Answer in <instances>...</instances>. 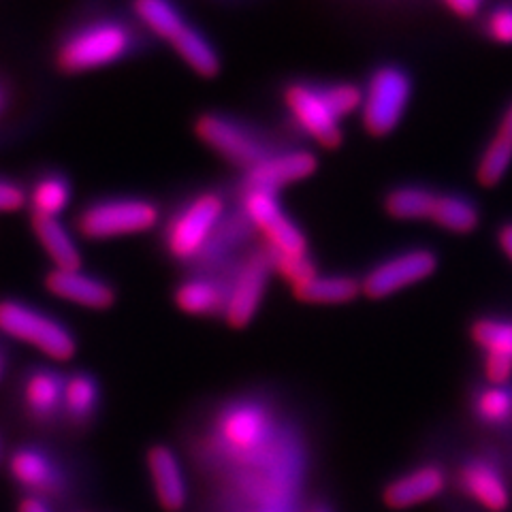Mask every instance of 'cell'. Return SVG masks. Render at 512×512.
Instances as JSON below:
<instances>
[{"label":"cell","instance_id":"cell-16","mask_svg":"<svg viewBox=\"0 0 512 512\" xmlns=\"http://www.w3.org/2000/svg\"><path fill=\"white\" fill-rule=\"evenodd\" d=\"M156 500L167 512H180L188 502V485L182 463L169 446L156 444L146 457Z\"/></svg>","mask_w":512,"mask_h":512},{"label":"cell","instance_id":"cell-41","mask_svg":"<svg viewBox=\"0 0 512 512\" xmlns=\"http://www.w3.org/2000/svg\"><path fill=\"white\" fill-rule=\"evenodd\" d=\"M7 107H9V90L3 82H0V116L5 114Z\"/></svg>","mask_w":512,"mask_h":512},{"label":"cell","instance_id":"cell-2","mask_svg":"<svg viewBox=\"0 0 512 512\" xmlns=\"http://www.w3.org/2000/svg\"><path fill=\"white\" fill-rule=\"evenodd\" d=\"M224 212L227 205L216 190H203L184 199L163 227V246L171 259L184 267L195 263Z\"/></svg>","mask_w":512,"mask_h":512},{"label":"cell","instance_id":"cell-7","mask_svg":"<svg viewBox=\"0 0 512 512\" xmlns=\"http://www.w3.org/2000/svg\"><path fill=\"white\" fill-rule=\"evenodd\" d=\"M216 436L224 453L252 457L261 453L274 436V416L256 402H235L220 412Z\"/></svg>","mask_w":512,"mask_h":512},{"label":"cell","instance_id":"cell-27","mask_svg":"<svg viewBox=\"0 0 512 512\" xmlns=\"http://www.w3.org/2000/svg\"><path fill=\"white\" fill-rule=\"evenodd\" d=\"M438 195L419 186H404L389 192L384 199V210L397 220H425L431 218Z\"/></svg>","mask_w":512,"mask_h":512},{"label":"cell","instance_id":"cell-13","mask_svg":"<svg viewBox=\"0 0 512 512\" xmlns=\"http://www.w3.org/2000/svg\"><path fill=\"white\" fill-rule=\"evenodd\" d=\"M318 169V160L310 152H276L263 163L252 167L244 173L242 188H239V195L250 190H261V192H276L288 184H295L301 180H308Z\"/></svg>","mask_w":512,"mask_h":512},{"label":"cell","instance_id":"cell-32","mask_svg":"<svg viewBox=\"0 0 512 512\" xmlns=\"http://www.w3.org/2000/svg\"><path fill=\"white\" fill-rule=\"evenodd\" d=\"M267 252H269V259H271V265H274V271H278V274L286 280L291 282L293 288L312 280L316 274V267L312 265V261L306 256H297V254H282V252H276L271 250L269 246H265Z\"/></svg>","mask_w":512,"mask_h":512},{"label":"cell","instance_id":"cell-43","mask_svg":"<svg viewBox=\"0 0 512 512\" xmlns=\"http://www.w3.org/2000/svg\"><path fill=\"white\" fill-rule=\"evenodd\" d=\"M314 512H325V510H314Z\"/></svg>","mask_w":512,"mask_h":512},{"label":"cell","instance_id":"cell-42","mask_svg":"<svg viewBox=\"0 0 512 512\" xmlns=\"http://www.w3.org/2000/svg\"><path fill=\"white\" fill-rule=\"evenodd\" d=\"M5 370V355H3V348H0V376H3Z\"/></svg>","mask_w":512,"mask_h":512},{"label":"cell","instance_id":"cell-36","mask_svg":"<svg viewBox=\"0 0 512 512\" xmlns=\"http://www.w3.org/2000/svg\"><path fill=\"white\" fill-rule=\"evenodd\" d=\"M487 28H489L491 39L510 45L512 43V7H502L498 11H493Z\"/></svg>","mask_w":512,"mask_h":512},{"label":"cell","instance_id":"cell-18","mask_svg":"<svg viewBox=\"0 0 512 512\" xmlns=\"http://www.w3.org/2000/svg\"><path fill=\"white\" fill-rule=\"evenodd\" d=\"M64 380L50 367H35L22 382L24 408L39 423H50L62 412Z\"/></svg>","mask_w":512,"mask_h":512},{"label":"cell","instance_id":"cell-39","mask_svg":"<svg viewBox=\"0 0 512 512\" xmlns=\"http://www.w3.org/2000/svg\"><path fill=\"white\" fill-rule=\"evenodd\" d=\"M20 512H52L50 510V506L45 504V500H41V498H24L22 500V504H20Z\"/></svg>","mask_w":512,"mask_h":512},{"label":"cell","instance_id":"cell-38","mask_svg":"<svg viewBox=\"0 0 512 512\" xmlns=\"http://www.w3.org/2000/svg\"><path fill=\"white\" fill-rule=\"evenodd\" d=\"M495 137H498L504 143H508V146H512V103L506 109V114H504V118L500 122V128H498V135H495Z\"/></svg>","mask_w":512,"mask_h":512},{"label":"cell","instance_id":"cell-8","mask_svg":"<svg viewBox=\"0 0 512 512\" xmlns=\"http://www.w3.org/2000/svg\"><path fill=\"white\" fill-rule=\"evenodd\" d=\"M410 79L397 67H382L363 96V124L372 137L389 135L404 118L410 101Z\"/></svg>","mask_w":512,"mask_h":512},{"label":"cell","instance_id":"cell-11","mask_svg":"<svg viewBox=\"0 0 512 512\" xmlns=\"http://www.w3.org/2000/svg\"><path fill=\"white\" fill-rule=\"evenodd\" d=\"M438 269V259L429 250H410L374 267L361 282L363 293L370 299H384L402 288L429 278Z\"/></svg>","mask_w":512,"mask_h":512},{"label":"cell","instance_id":"cell-29","mask_svg":"<svg viewBox=\"0 0 512 512\" xmlns=\"http://www.w3.org/2000/svg\"><path fill=\"white\" fill-rule=\"evenodd\" d=\"M476 416L487 425H506L512 421V391L508 387L483 389L476 395Z\"/></svg>","mask_w":512,"mask_h":512},{"label":"cell","instance_id":"cell-19","mask_svg":"<svg viewBox=\"0 0 512 512\" xmlns=\"http://www.w3.org/2000/svg\"><path fill=\"white\" fill-rule=\"evenodd\" d=\"M444 485L446 478L438 466H423L393 480V483L384 489L382 500L391 510H406L438 498Z\"/></svg>","mask_w":512,"mask_h":512},{"label":"cell","instance_id":"cell-44","mask_svg":"<svg viewBox=\"0 0 512 512\" xmlns=\"http://www.w3.org/2000/svg\"><path fill=\"white\" fill-rule=\"evenodd\" d=\"M265 512H274V510H265Z\"/></svg>","mask_w":512,"mask_h":512},{"label":"cell","instance_id":"cell-9","mask_svg":"<svg viewBox=\"0 0 512 512\" xmlns=\"http://www.w3.org/2000/svg\"><path fill=\"white\" fill-rule=\"evenodd\" d=\"M271 274H274V265H271L265 244L239 259L229 308L227 314H224V320H227L229 327L246 329L252 323V318L259 312L263 297L267 293Z\"/></svg>","mask_w":512,"mask_h":512},{"label":"cell","instance_id":"cell-31","mask_svg":"<svg viewBox=\"0 0 512 512\" xmlns=\"http://www.w3.org/2000/svg\"><path fill=\"white\" fill-rule=\"evenodd\" d=\"M510 163H512V146L500 141L498 137H493L489 148L483 154V160H480L478 165V173H476L478 182L487 188L500 184L506 171L510 169Z\"/></svg>","mask_w":512,"mask_h":512},{"label":"cell","instance_id":"cell-10","mask_svg":"<svg viewBox=\"0 0 512 512\" xmlns=\"http://www.w3.org/2000/svg\"><path fill=\"white\" fill-rule=\"evenodd\" d=\"M239 205L244 207L256 231L265 235V246L282 254H308V242L297 224L288 218L274 192L250 190L239 195Z\"/></svg>","mask_w":512,"mask_h":512},{"label":"cell","instance_id":"cell-34","mask_svg":"<svg viewBox=\"0 0 512 512\" xmlns=\"http://www.w3.org/2000/svg\"><path fill=\"white\" fill-rule=\"evenodd\" d=\"M28 205V186L0 175V214L20 212Z\"/></svg>","mask_w":512,"mask_h":512},{"label":"cell","instance_id":"cell-24","mask_svg":"<svg viewBox=\"0 0 512 512\" xmlns=\"http://www.w3.org/2000/svg\"><path fill=\"white\" fill-rule=\"evenodd\" d=\"M171 47L186 67L195 71L199 77H216L220 73V56L216 47L197 26L188 24V28L171 43Z\"/></svg>","mask_w":512,"mask_h":512},{"label":"cell","instance_id":"cell-40","mask_svg":"<svg viewBox=\"0 0 512 512\" xmlns=\"http://www.w3.org/2000/svg\"><path fill=\"white\" fill-rule=\"evenodd\" d=\"M500 246L506 252L508 259L512 261V222L504 224L502 231H500Z\"/></svg>","mask_w":512,"mask_h":512},{"label":"cell","instance_id":"cell-23","mask_svg":"<svg viewBox=\"0 0 512 512\" xmlns=\"http://www.w3.org/2000/svg\"><path fill=\"white\" fill-rule=\"evenodd\" d=\"M71 197V180L58 169L39 171L28 186L30 214L60 218V214L69 207Z\"/></svg>","mask_w":512,"mask_h":512},{"label":"cell","instance_id":"cell-33","mask_svg":"<svg viewBox=\"0 0 512 512\" xmlns=\"http://www.w3.org/2000/svg\"><path fill=\"white\" fill-rule=\"evenodd\" d=\"M323 92V99L327 101L329 109L335 114V118H344L352 111L359 109V105H363V94L350 84H342V86H333L327 90H320Z\"/></svg>","mask_w":512,"mask_h":512},{"label":"cell","instance_id":"cell-1","mask_svg":"<svg viewBox=\"0 0 512 512\" xmlns=\"http://www.w3.org/2000/svg\"><path fill=\"white\" fill-rule=\"evenodd\" d=\"M148 47V32L118 13L90 15L73 24L56 43L54 62L64 75H84L133 58Z\"/></svg>","mask_w":512,"mask_h":512},{"label":"cell","instance_id":"cell-20","mask_svg":"<svg viewBox=\"0 0 512 512\" xmlns=\"http://www.w3.org/2000/svg\"><path fill=\"white\" fill-rule=\"evenodd\" d=\"M459 485L489 512H504L510 506V493L502 474L485 459L468 461L459 472Z\"/></svg>","mask_w":512,"mask_h":512},{"label":"cell","instance_id":"cell-28","mask_svg":"<svg viewBox=\"0 0 512 512\" xmlns=\"http://www.w3.org/2000/svg\"><path fill=\"white\" fill-rule=\"evenodd\" d=\"M431 220L451 233H472L478 227V212L470 201L444 195L436 199Z\"/></svg>","mask_w":512,"mask_h":512},{"label":"cell","instance_id":"cell-35","mask_svg":"<svg viewBox=\"0 0 512 512\" xmlns=\"http://www.w3.org/2000/svg\"><path fill=\"white\" fill-rule=\"evenodd\" d=\"M485 374L493 387H506L512 376V357L502 352H485Z\"/></svg>","mask_w":512,"mask_h":512},{"label":"cell","instance_id":"cell-14","mask_svg":"<svg viewBox=\"0 0 512 512\" xmlns=\"http://www.w3.org/2000/svg\"><path fill=\"white\" fill-rule=\"evenodd\" d=\"M45 288L54 297L71 301L75 306L103 312L114 306L116 286L105 278L92 276L84 269H52L45 276Z\"/></svg>","mask_w":512,"mask_h":512},{"label":"cell","instance_id":"cell-26","mask_svg":"<svg viewBox=\"0 0 512 512\" xmlns=\"http://www.w3.org/2000/svg\"><path fill=\"white\" fill-rule=\"evenodd\" d=\"M99 382L86 372H75L64 380L62 395V412L69 416L73 423L90 421L96 408H99Z\"/></svg>","mask_w":512,"mask_h":512},{"label":"cell","instance_id":"cell-25","mask_svg":"<svg viewBox=\"0 0 512 512\" xmlns=\"http://www.w3.org/2000/svg\"><path fill=\"white\" fill-rule=\"evenodd\" d=\"M363 293L361 284L348 276H314L293 288V295L303 303H318V306H333V303H348Z\"/></svg>","mask_w":512,"mask_h":512},{"label":"cell","instance_id":"cell-5","mask_svg":"<svg viewBox=\"0 0 512 512\" xmlns=\"http://www.w3.org/2000/svg\"><path fill=\"white\" fill-rule=\"evenodd\" d=\"M195 135L227 163L244 171H250L271 154H276L271 143L254 128L231 116L214 114V111H207L197 118Z\"/></svg>","mask_w":512,"mask_h":512},{"label":"cell","instance_id":"cell-15","mask_svg":"<svg viewBox=\"0 0 512 512\" xmlns=\"http://www.w3.org/2000/svg\"><path fill=\"white\" fill-rule=\"evenodd\" d=\"M254 231V222L250 220L242 205H237L235 210H229L227 207V212H224V216L216 224L214 233L207 239V244L197 256V261L186 269H212L239 259L237 250L248 242Z\"/></svg>","mask_w":512,"mask_h":512},{"label":"cell","instance_id":"cell-21","mask_svg":"<svg viewBox=\"0 0 512 512\" xmlns=\"http://www.w3.org/2000/svg\"><path fill=\"white\" fill-rule=\"evenodd\" d=\"M30 227L45 254L50 256L54 269H82V252L60 218L30 214Z\"/></svg>","mask_w":512,"mask_h":512},{"label":"cell","instance_id":"cell-4","mask_svg":"<svg viewBox=\"0 0 512 512\" xmlns=\"http://www.w3.org/2000/svg\"><path fill=\"white\" fill-rule=\"evenodd\" d=\"M158 222L160 207L156 201L143 197H105L82 207L75 218V229L92 242H105V239L152 231Z\"/></svg>","mask_w":512,"mask_h":512},{"label":"cell","instance_id":"cell-30","mask_svg":"<svg viewBox=\"0 0 512 512\" xmlns=\"http://www.w3.org/2000/svg\"><path fill=\"white\" fill-rule=\"evenodd\" d=\"M472 338L485 352L512 357V323L498 318H480L472 325Z\"/></svg>","mask_w":512,"mask_h":512},{"label":"cell","instance_id":"cell-17","mask_svg":"<svg viewBox=\"0 0 512 512\" xmlns=\"http://www.w3.org/2000/svg\"><path fill=\"white\" fill-rule=\"evenodd\" d=\"M9 472L15 478V483H20L32 493V498L58 493L62 485V476L56 463L39 448H18L9 459Z\"/></svg>","mask_w":512,"mask_h":512},{"label":"cell","instance_id":"cell-22","mask_svg":"<svg viewBox=\"0 0 512 512\" xmlns=\"http://www.w3.org/2000/svg\"><path fill=\"white\" fill-rule=\"evenodd\" d=\"M131 15L148 35L169 45L190 24L175 0H131Z\"/></svg>","mask_w":512,"mask_h":512},{"label":"cell","instance_id":"cell-12","mask_svg":"<svg viewBox=\"0 0 512 512\" xmlns=\"http://www.w3.org/2000/svg\"><path fill=\"white\" fill-rule=\"evenodd\" d=\"M286 107L291 109L297 124L312 135L320 146L335 150L342 146V128L338 118L329 109L327 101L323 99V92L314 90L310 86H288L284 92Z\"/></svg>","mask_w":512,"mask_h":512},{"label":"cell","instance_id":"cell-3","mask_svg":"<svg viewBox=\"0 0 512 512\" xmlns=\"http://www.w3.org/2000/svg\"><path fill=\"white\" fill-rule=\"evenodd\" d=\"M0 333L37 348L54 361H69L77 352L75 335L62 320L22 299H0Z\"/></svg>","mask_w":512,"mask_h":512},{"label":"cell","instance_id":"cell-6","mask_svg":"<svg viewBox=\"0 0 512 512\" xmlns=\"http://www.w3.org/2000/svg\"><path fill=\"white\" fill-rule=\"evenodd\" d=\"M239 259L212 269H186V276L175 286L173 293L178 310L190 316L227 314Z\"/></svg>","mask_w":512,"mask_h":512},{"label":"cell","instance_id":"cell-37","mask_svg":"<svg viewBox=\"0 0 512 512\" xmlns=\"http://www.w3.org/2000/svg\"><path fill=\"white\" fill-rule=\"evenodd\" d=\"M444 3L457 15H461V18H472V15L478 11L480 0H444Z\"/></svg>","mask_w":512,"mask_h":512}]
</instances>
